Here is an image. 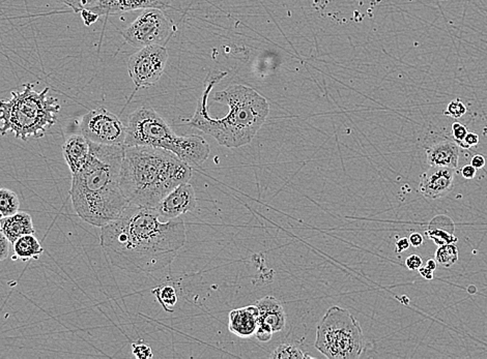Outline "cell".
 Listing matches in <instances>:
<instances>
[{
    "mask_svg": "<svg viewBox=\"0 0 487 359\" xmlns=\"http://www.w3.org/2000/svg\"><path fill=\"white\" fill-rule=\"evenodd\" d=\"M186 240L182 218L162 220L154 209L132 203L102 226L100 235L109 262L132 274H151L167 267Z\"/></svg>",
    "mask_w": 487,
    "mask_h": 359,
    "instance_id": "obj_1",
    "label": "cell"
},
{
    "mask_svg": "<svg viewBox=\"0 0 487 359\" xmlns=\"http://www.w3.org/2000/svg\"><path fill=\"white\" fill-rule=\"evenodd\" d=\"M226 75V72L217 70L209 73L195 114L186 124L211 136L222 146L238 149L249 144L256 137L267 120L270 105L253 88L236 84L214 93V101L226 105L229 111L223 117H211L208 110L209 95Z\"/></svg>",
    "mask_w": 487,
    "mask_h": 359,
    "instance_id": "obj_2",
    "label": "cell"
},
{
    "mask_svg": "<svg viewBox=\"0 0 487 359\" xmlns=\"http://www.w3.org/2000/svg\"><path fill=\"white\" fill-rule=\"evenodd\" d=\"M88 162L72 174L70 196L75 213L84 222L101 228L115 220L130 202L120 190L125 145L90 142Z\"/></svg>",
    "mask_w": 487,
    "mask_h": 359,
    "instance_id": "obj_3",
    "label": "cell"
},
{
    "mask_svg": "<svg viewBox=\"0 0 487 359\" xmlns=\"http://www.w3.org/2000/svg\"><path fill=\"white\" fill-rule=\"evenodd\" d=\"M192 167L172 151L152 146H125L120 185L130 203L154 208L166 195L189 183Z\"/></svg>",
    "mask_w": 487,
    "mask_h": 359,
    "instance_id": "obj_4",
    "label": "cell"
},
{
    "mask_svg": "<svg viewBox=\"0 0 487 359\" xmlns=\"http://www.w3.org/2000/svg\"><path fill=\"white\" fill-rule=\"evenodd\" d=\"M125 146H152L172 151L189 166H199L209 156V145L201 136H179L155 109L140 107L128 118Z\"/></svg>",
    "mask_w": 487,
    "mask_h": 359,
    "instance_id": "obj_5",
    "label": "cell"
},
{
    "mask_svg": "<svg viewBox=\"0 0 487 359\" xmlns=\"http://www.w3.org/2000/svg\"><path fill=\"white\" fill-rule=\"evenodd\" d=\"M22 92H12V99L0 101V134L12 132L17 139L27 141L44 137L47 128L56 122L61 104L49 97V87L36 92L31 83Z\"/></svg>",
    "mask_w": 487,
    "mask_h": 359,
    "instance_id": "obj_6",
    "label": "cell"
},
{
    "mask_svg": "<svg viewBox=\"0 0 487 359\" xmlns=\"http://www.w3.org/2000/svg\"><path fill=\"white\" fill-rule=\"evenodd\" d=\"M364 336L355 316L340 306H331L316 327L314 347L329 359H355L363 351Z\"/></svg>",
    "mask_w": 487,
    "mask_h": 359,
    "instance_id": "obj_7",
    "label": "cell"
},
{
    "mask_svg": "<svg viewBox=\"0 0 487 359\" xmlns=\"http://www.w3.org/2000/svg\"><path fill=\"white\" fill-rule=\"evenodd\" d=\"M174 27L159 9H145L125 28L122 35L129 45L135 48L165 46L174 33Z\"/></svg>",
    "mask_w": 487,
    "mask_h": 359,
    "instance_id": "obj_8",
    "label": "cell"
},
{
    "mask_svg": "<svg viewBox=\"0 0 487 359\" xmlns=\"http://www.w3.org/2000/svg\"><path fill=\"white\" fill-rule=\"evenodd\" d=\"M80 131L86 139L98 144L125 145L126 140L127 127L104 107L93 109L81 118Z\"/></svg>",
    "mask_w": 487,
    "mask_h": 359,
    "instance_id": "obj_9",
    "label": "cell"
},
{
    "mask_svg": "<svg viewBox=\"0 0 487 359\" xmlns=\"http://www.w3.org/2000/svg\"><path fill=\"white\" fill-rule=\"evenodd\" d=\"M167 61V49L158 45L140 48L130 56L128 72L136 90L150 87L160 80Z\"/></svg>",
    "mask_w": 487,
    "mask_h": 359,
    "instance_id": "obj_10",
    "label": "cell"
},
{
    "mask_svg": "<svg viewBox=\"0 0 487 359\" xmlns=\"http://www.w3.org/2000/svg\"><path fill=\"white\" fill-rule=\"evenodd\" d=\"M197 199L194 186L191 183H182L154 208L157 215L162 220H175L197 208Z\"/></svg>",
    "mask_w": 487,
    "mask_h": 359,
    "instance_id": "obj_11",
    "label": "cell"
},
{
    "mask_svg": "<svg viewBox=\"0 0 487 359\" xmlns=\"http://www.w3.org/2000/svg\"><path fill=\"white\" fill-rule=\"evenodd\" d=\"M455 169L440 166H430L421 175L419 191L426 199L436 200L447 196L454 188Z\"/></svg>",
    "mask_w": 487,
    "mask_h": 359,
    "instance_id": "obj_12",
    "label": "cell"
},
{
    "mask_svg": "<svg viewBox=\"0 0 487 359\" xmlns=\"http://www.w3.org/2000/svg\"><path fill=\"white\" fill-rule=\"evenodd\" d=\"M170 4L172 0H99L90 10L99 16H110L145 9L165 11L169 8Z\"/></svg>",
    "mask_w": 487,
    "mask_h": 359,
    "instance_id": "obj_13",
    "label": "cell"
},
{
    "mask_svg": "<svg viewBox=\"0 0 487 359\" xmlns=\"http://www.w3.org/2000/svg\"><path fill=\"white\" fill-rule=\"evenodd\" d=\"M258 310L259 328L267 329L271 333H279L286 327V314L278 299L274 296L263 297L256 302Z\"/></svg>",
    "mask_w": 487,
    "mask_h": 359,
    "instance_id": "obj_14",
    "label": "cell"
},
{
    "mask_svg": "<svg viewBox=\"0 0 487 359\" xmlns=\"http://www.w3.org/2000/svg\"><path fill=\"white\" fill-rule=\"evenodd\" d=\"M258 326V310L256 306H244L229 313V329L239 338H249L256 335Z\"/></svg>",
    "mask_w": 487,
    "mask_h": 359,
    "instance_id": "obj_15",
    "label": "cell"
},
{
    "mask_svg": "<svg viewBox=\"0 0 487 359\" xmlns=\"http://www.w3.org/2000/svg\"><path fill=\"white\" fill-rule=\"evenodd\" d=\"M90 141L83 135H73L66 141L63 147V158L72 174L80 172L90 159Z\"/></svg>",
    "mask_w": 487,
    "mask_h": 359,
    "instance_id": "obj_16",
    "label": "cell"
},
{
    "mask_svg": "<svg viewBox=\"0 0 487 359\" xmlns=\"http://www.w3.org/2000/svg\"><path fill=\"white\" fill-rule=\"evenodd\" d=\"M427 164L456 169L459 166V147L454 140L436 141L426 149Z\"/></svg>",
    "mask_w": 487,
    "mask_h": 359,
    "instance_id": "obj_17",
    "label": "cell"
},
{
    "mask_svg": "<svg viewBox=\"0 0 487 359\" xmlns=\"http://www.w3.org/2000/svg\"><path fill=\"white\" fill-rule=\"evenodd\" d=\"M0 230L10 240L11 244L27 234H36L33 218L25 211H18L15 215L4 218L0 220Z\"/></svg>",
    "mask_w": 487,
    "mask_h": 359,
    "instance_id": "obj_18",
    "label": "cell"
},
{
    "mask_svg": "<svg viewBox=\"0 0 487 359\" xmlns=\"http://www.w3.org/2000/svg\"><path fill=\"white\" fill-rule=\"evenodd\" d=\"M454 223L447 215L434 217L429 223L425 235L438 245L455 244L457 238L454 236Z\"/></svg>",
    "mask_w": 487,
    "mask_h": 359,
    "instance_id": "obj_19",
    "label": "cell"
},
{
    "mask_svg": "<svg viewBox=\"0 0 487 359\" xmlns=\"http://www.w3.org/2000/svg\"><path fill=\"white\" fill-rule=\"evenodd\" d=\"M14 252L18 258L23 259L24 261L28 259H38L42 255L44 249L36 237L35 234H27L21 236L14 242Z\"/></svg>",
    "mask_w": 487,
    "mask_h": 359,
    "instance_id": "obj_20",
    "label": "cell"
},
{
    "mask_svg": "<svg viewBox=\"0 0 487 359\" xmlns=\"http://www.w3.org/2000/svg\"><path fill=\"white\" fill-rule=\"evenodd\" d=\"M152 293L159 304L162 306L164 311L169 313L174 312V306L179 301V297H177V290L174 289V287L170 285L159 286V287L152 289Z\"/></svg>",
    "mask_w": 487,
    "mask_h": 359,
    "instance_id": "obj_21",
    "label": "cell"
},
{
    "mask_svg": "<svg viewBox=\"0 0 487 359\" xmlns=\"http://www.w3.org/2000/svg\"><path fill=\"white\" fill-rule=\"evenodd\" d=\"M19 198L9 188H0V213L4 218L10 217L19 211Z\"/></svg>",
    "mask_w": 487,
    "mask_h": 359,
    "instance_id": "obj_22",
    "label": "cell"
},
{
    "mask_svg": "<svg viewBox=\"0 0 487 359\" xmlns=\"http://www.w3.org/2000/svg\"><path fill=\"white\" fill-rule=\"evenodd\" d=\"M270 358L274 359H306L313 358V356L306 353L304 350L301 349L299 346H297V345L284 343V344L279 345V346L273 351Z\"/></svg>",
    "mask_w": 487,
    "mask_h": 359,
    "instance_id": "obj_23",
    "label": "cell"
},
{
    "mask_svg": "<svg viewBox=\"0 0 487 359\" xmlns=\"http://www.w3.org/2000/svg\"><path fill=\"white\" fill-rule=\"evenodd\" d=\"M436 260L443 267H450L459 260V249L456 245H440L436 251Z\"/></svg>",
    "mask_w": 487,
    "mask_h": 359,
    "instance_id": "obj_24",
    "label": "cell"
},
{
    "mask_svg": "<svg viewBox=\"0 0 487 359\" xmlns=\"http://www.w3.org/2000/svg\"><path fill=\"white\" fill-rule=\"evenodd\" d=\"M61 4L69 6L75 13H80L83 10L93 9L99 0H58Z\"/></svg>",
    "mask_w": 487,
    "mask_h": 359,
    "instance_id": "obj_25",
    "label": "cell"
},
{
    "mask_svg": "<svg viewBox=\"0 0 487 359\" xmlns=\"http://www.w3.org/2000/svg\"><path fill=\"white\" fill-rule=\"evenodd\" d=\"M466 113V107L464 106L463 102L461 100H454V101L450 102L449 105L447 106L444 115L449 116V117L455 118V119H459V118L463 117Z\"/></svg>",
    "mask_w": 487,
    "mask_h": 359,
    "instance_id": "obj_26",
    "label": "cell"
},
{
    "mask_svg": "<svg viewBox=\"0 0 487 359\" xmlns=\"http://www.w3.org/2000/svg\"><path fill=\"white\" fill-rule=\"evenodd\" d=\"M132 353L138 359H151L154 356L152 348L143 342H135L132 344Z\"/></svg>",
    "mask_w": 487,
    "mask_h": 359,
    "instance_id": "obj_27",
    "label": "cell"
},
{
    "mask_svg": "<svg viewBox=\"0 0 487 359\" xmlns=\"http://www.w3.org/2000/svg\"><path fill=\"white\" fill-rule=\"evenodd\" d=\"M451 129L453 139L459 144V146L463 147L464 138H466V134H468V129H466V126L459 124V122H454L452 124Z\"/></svg>",
    "mask_w": 487,
    "mask_h": 359,
    "instance_id": "obj_28",
    "label": "cell"
},
{
    "mask_svg": "<svg viewBox=\"0 0 487 359\" xmlns=\"http://www.w3.org/2000/svg\"><path fill=\"white\" fill-rule=\"evenodd\" d=\"M11 242L4 232L0 230V261L6 260L10 254Z\"/></svg>",
    "mask_w": 487,
    "mask_h": 359,
    "instance_id": "obj_29",
    "label": "cell"
},
{
    "mask_svg": "<svg viewBox=\"0 0 487 359\" xmlns=\"http://www.w3.org/2000/svg\"><path fill=\"white\" fill-rule=\"evenodd\" d=\"M422 265L423 260L420 256L411 255L406 259V267L409 268V270H418Z\"/></svg>",
    "mask_w": 487,
    "mask_h": 359,
    "instance_id": "obj_30",
    "label": "cell"
},
{
    "mask_svg": "<svg viewBox=\"0 0 487 359\" xmlns=\"http://www.w3.org/2000/svg\"><path fill=\"white\" fill-rule=\"evenodd\" d=\"M80 14L82 19H83L84 24H85L86 26H90V25L95 23L100 17L98 14H95L90 10L81 11Z\"/></svg>",
    "mask_w": 487,
    "mask_h": 359,
    "instance_id": "obj_31",
    "label": "cell"
},
{
    "mask_svg": "<svg viewBox=\"0 0 487 359\" xmlns=\"http://www.w3.org/2000/svg\"><path fill=\"white\" fill-rule=\"evenodd\" d=\"M479 136L477 134L468 133L464 140L463 149H468L472 146H477L479 144Z\"/></svg>",
    "mask_w": 487,
    "mask_h": 359,
    "instance_id": "obj_32",
    "label": "cell"
},
{
    "mask_svg": "<svg viewBox=\"0 0 487 359\" xmlns=\"http://www.w3.org/2000/svg\"><path fill=\"white\" fill-rule=\"evenodd\" d=\"M409 240L412 247H419L424 244V237H423L422 234L417 233V232L412 233L411 235H409Z\"/></svg>",
    "mask_w": 487,
    "mask_h": 359,
    "instance_id": "obj_33",
    "label": "cell"
},
{
    "mask_svg": "<svg viewBox=\"0 0 487 359\" xmlns=\"http://www.w3.org/2000/svg\"><path fill=\"white\" fill-rule=\"evenodd\" d=\"M409 238L407 237H402L400 238L399 240H398L397 242H396V247H395V252L397 254L402 253V252L407 251V249H409Z\"/></svg>",
    "mask_w": 487,
    "mask_h": 359,
    "instance_id": "obj_34",
    "label": "cell"
},
{
    "mask_svg": "<svg viewBox=\"0 0 487 359\" xmlns=\"http://www.w3.org/2000/svg\"><path fill=\"white\" fill-rule=\"evenodd\" d=\"M476 172L477 169H475L472 165L464 166L463 169H461V175H463L464 178L466 179H473L476 176Z\"/></svg>",
    "mask_w": 487,
    "mask_h": 359,
    "instance_id": "obj_35",
    "label": "cell"
},
{
    "mask_svg": "<svg viewBox=\"0 0 487 359\" xmlns=\"http://www.w3.org/2000/svg\"><path fill=\"white\" fill-rule=\"evenodd\" d=\"M486 159H484V156H480V154H477V156H475L474 158L472 159V162H471V165L473 166V167L475 168V169L479 170L482 169V168L486 166Z\"/></svg>",
    "mask_w": 487,
    "mask_h": 359,
    "instance_id": "obj_36",
    "label": "cell"
},
{
    "mask_svg": "<svg viewBox=\"0 0 487 359\" xmlns=\"http://www.w3.org/2000/svg\"><path fill=\"white\" fill-rule=\"evenodd\" d=\"M418 272L424 279H429V281L434 279V270L430 269L426 265H424V267L422 265V267L419 268Z\"/></svg>",
    "mask_w": 487,
    "mask_h": 359,
    "instance_id": "obj_37",
    "label": "cell"
},
{
    "mask_svg": "<svg viewBox=\"0 0 487 359\" xmlns=\"http://www.w3.org/2000/svg\"><path fill=\"white\" fill-rule=\"evenodd\" d=\"M425 265H426L427 267H429L430 269L434 270V272L438 268V262H436V259H427L426 264Z\"/></svg>",
    "mask_w": 487,
    "mask_h": 359,
    "instance_id": "obj_38",
    "label": "cell"
},
{
    "mask_svg": "<svg viewBox=\"0 0 487 359\" xmlns=\"http://www.w3.org/2000/svg\"><path fill=\"white\" fill-rule=\"evenodd\" d=\"M2 219H4V215H2V213H0V220H1Z\"/></svg>",
    "mask_w": 487,
    "mask_h": 359,
    "instance_id": "obj_39",
    "label": "cell"
}]
</instances>
